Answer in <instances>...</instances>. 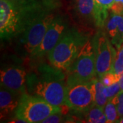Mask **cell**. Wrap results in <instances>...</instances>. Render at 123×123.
<instances>
[{"label":"cell","instance_id":"cell-1","mask_svg":"<svg viewBox=\"0 0 123 123\" xmlns=\"http://www.w3.org/2000/svg\"><path fill=\"white\" fill-rule=\"evenodd\" d=\"M51 64H42L28 72L27 92L53 105L66 104V74Z\"/></svg>","mask_w":123,"mask_h":123},{"label":"cell","instance_id":"cell-2","mask_svg":"<svg viewBox=\"0 0 123 123\" xmlns=\"http://www.w3.org/2000/svg\"><path fill=\"white\" fill-rule=\"evenodd\" d=\"M88 39L86 35L78 29L69 27L56 45L47 54L50 64L66 72Z\"/></svg>","mask_w":123,"mask_h":123},{"label":"cell","instance_id":"cell-3","mask_svg":"<svg viewBox=\"0 0 123 123\" xmlns=\"http://www.w3.org/2000/svg\"><path fill=\"white\" fill-rule=\"evenodd\" d=\"M61 112V108L53 105L43 98L24 93L15 111L14 116L25 120L26 123H43L51 114Z\"/></svg>","mask_w":123,"mask_h":123},{"label":"cell","instance_id":"cell-4","mask_svg":"<svg viewBox=\"0 0 123 123\" xmlns=\"http://www.w3.org/2000/svg\"><path fill=\"white\" fill-rule=\"evenodd\" d=\"M66 74V81H89L95 77L97 71L92 39L86 41Z\"/></svg>","mask_w":123,"mask_h":123},{"label":"cell","instance_id":"cell-5","mask_svg":"<svg viewBox=\"0 0 123 123\" xmlns=\"http://www.w3.org/2000/svg\"><path fill=\"white\" fill-rule=\"evenodd\" d=\"M56 14V11H55L36 20L22 34L17 37L19 41V48L22 50L25 56L34 57L49 26Z\"/></svg>","mask_w":123,"mask_h":123},{"label":"cell","instance_id":"cell-6","mask_svg":"<svg viewBox=\"0 0 123 123\" xmlns=\"http://www.w3.org/2000/svg\"><path fill=\"white\" fill-rule=\"evenodd\" d=\"M101 29L97 31L92 38L95 55L96 71L99 78L107 73L111 72L117 53L109 39L107 34Z\"/></svg>","mask_w":123,"mask_h":123},{"label":"cell","instance_id":"cell-7","mask_svg":"<svg viewBox=\"0 0 123 123\" xmlns=\"http://www.w3.org/2000/svg\"><path fill=\"white\" fill-rule=\"evenodd\" d=\"M92 80L66 81V104L77 113H85L95 105Z\"/></svg>","mask_w":123,"mask_h":123},{"label":"cell","instance_id":"cell-8","mask_svg":"<svg viewBox=\"0 0 123 123\" xmlns=\"http://www.w3.org/2000/svg\"><path fill=\"white\" fill-rule=\"evenodd\" d=\"M69 28L68 18L57 14L49 26L42 43L40 44L34 57H42L52 50L62 36Z\"/></svg>","mask_w":123,"mask_h":123},{"label":"cell","instance_id":"cell-9","mask_svg":"<svg viewBox=\"0 0 123 123\" xmlns=\"http://www.w3.org/2000/svg\"><path fill=\"white\" fill-rule=\"evenodd\" d=\"M20 26L15 6L12 1L0 0V35L3 40L16 38Z\"/></svg>","mask_w":123,"mask_h":123},{"label":"cell","instance_id":"cell-10","mask_svg":"<svg viewBox=\"0 0 123 123\" xmlns=\"http://www.w3.org/2000/svg\"><path fill=\"white\" fill-rule=\"evenodd\" d=\"M0 74L1 87L21 94L26 93L28 71L24 67L15 64L2 66Z\"/></svg>","mask_w":123,"mask_h":123},{"label":"cell","instance_id":"cell-11","mask_svg":"<svg viewBox=\"0 0 123 123\" xmlns=\"http://www.w3.org/2000/svg\"><path fill=\"white\" fill-rule=\"evenodd\" d=\"M106 31L111 44L118 50L123 44V15L110 14L106 21Z\"/></svg>","mask_w":123,"mask_h":123},{"label":"cell","instance_id":"cell-12","mask_svg":"<svg viewBox=\"0 0 123 123\" xmlns=\"http://www.w3.org/2000/svg\"><path fill=\"white\" fill-rule=\"evenodd\" d=\"M23 94L9 90L1 86L0 90V114L1 120L8 118L18 107Z\"/></svg>","mask_w":123,"mask_h":123},{"label":"cell","instance_id":"cell-13","mask_svg":"<svg viewBox=\"0 0 123 123\" xmlns=\"http://www.w3.org/2000/svg\"><path fill=\"white\" fill-rule=\"evenodd\" d=\"M94 23L98 28H103L108 18V10L111 8L114 0H94Z\"/></svg>","mask_w":123,"mask_h":123},{"label":"cell","instance_id":"cell-14","mask_svg":"<svg viewBox=\"0 0 123 123\" xmlns=\"http://www.w3.org/2000/svg\"><path fill=\"white\" fill-rule=\"evenodd\" d=\"M75 12L82 22H94V1L77 0Z\"/></svg>","mask_w":123,"mask_h":123},{"label":"cell","instance_id":"cell-15","mask_svg":"<svg viewBox=\"0 0 123 123\" xmlns=\"http://www.w3.org/2000/svg\"><path fill=\"white\" fill-rule=\"evenodd\" d=\"M92 88L94 96V103L101 108L105 107L108 99L104 93L105 86L102 83L100 78L94 77L92 80Z\"/></svg>","mask_w":123,"mask_h":123},{"label":"cell","instance_id":"cell-16","mask_svg":"<svg viewBox=\"0 0 123 123\" xmlns=\"http://www.w3.org/2000/svg\"><path fill=\"white\" fill-rule=\"evenodd\" d=\"M86 123H107L104 109L94 105L91 108L85 112Z\"/></svg>","mask_w":123,"mask_h":123},{"label":"cell","instance_id":"cell-17","mask_svg":"<svg viewBox=\"0 0 123 123\" xmlns=\"http://www.w3.org/2000/svg\"><path fill=\"white\" fill-rule=\"evenodd\" d=\"M104 112L107 118V123H118L120 117L115 105L110 100H108L104 107Z\"/></svg>","mask_w":123,"mask_h":123},{"label":"cell","instance_id":"cell-18","mask_svg":"<svg viewBox=\"0 0 123 123\" xmlns=\"http://www.w3.org/2000/svg\"><path fill=\"white\" fill-rule=\"evenodd\" d=\"M118 51L113 64L111 72L120 76L123 73V44Z\"/></svg>","mask_w":123,"mask_h":123},{"label":"cell","instance_id":"cell-19","mask_svg":"<svg viewBox=\"0 0 123 123\" xmlns=\"http://www.w3.org/2000/svg\"><path fill=\"white\" fill-rule=\"evenodd\" d=\"M121 88L118 82H116L108 86H105L104 93L108 100H111L121 92Z\"/></svg>","mask_w":123,"mask_h":123},{"label":"cell","instance_id":"cell-20","mask_svg":"<svg viewBox=\"0 0 123 123\" xmlns=\"http://www.w3.org/2000/svg\"><path fill=\"white\" fill-rule=\"evenodd\" d=\"M119 77V75L115 74L113 72H109L100 77V79L105 86H108L116 82H118Z\"/></svg>","mask_w":123,"mask_h":123},{"label":"cell","instance_id":"cell-21","mask_svg":"<svg viewBox=\"0 0 123 123\" xmlns=\"http://www.w3.org/2000/svg\"><path fill=\"white\" fill-rule=\"evenodd\" d=\"M110 101H111L116 106L118 113L120 117L123 116V91L119 93L113 98H111Z\"/></svg>","mask_w":123,"mask_h":123},{"label":"cell","instance_id":"cell-22","mask_svg":"<svg viewBox=\"0 0 123 123\" xmlns=\"http://www.w3.org/2000/svg\"><path fill=\"white\" fill-rule=\"evenodd\" d=\"M66 115L62 114L61 112H58L51 114L47 117L46 119H44L43 121V123H63L66 122L65 120L66 118L64 117Z\"/></svg>","mask_w":123,"mask_h":123},{"label":"cell","instance_id":"cell-23","mask_svg":"<svg viewBox=\"0 0 123 123\" xmlns=\"http://www.w3.org/2000/svg\"><path fill=\"white\" fill-rule=\"evenodd\" d=\"M110 9L113 13L123 15V0H114Z\"/></svg>","mask_w":123,"mask_h":123},{"label":"cell","instance_id":"cell-24","mask_svg":"<svg viewBox=\"0 0 123 123\" xmlns=\"http://www.w3.org/2000/svg\"><path fill=\"white\" fill-rule=\"evenodd\" d=\"M118 83L120 84V86L121 88V90L123 91V73L120 75V77H119Z\"/></svg>","mask_w":123,"mask_h":123},{"label":"cell","instance_id":"cell-25","mask_svg":"<svg viewBox=\"0 0 123 123\" xmlns=\"http://www.w3.org/2000/svg\"><path fill=\"white\" fill-rule=\"evenodd\" d=\"M118 123H123V117H121L120 118V120H119Z\"/></svg>","mask_w":123,"mask_h":123},{"label":"cell","instance_id":"cell-26","mask_svg":"<svg viewBox=\"0 0 123 123\" xmlns=\"http://www.w3.org/2000/svg\"><path fill=\"white\" fill-rule=\"evenodd\" d=\"M8 1H13L14 0H8Z\"/></svg>","mask_w":123,"mask_h":123}]
</instances>
